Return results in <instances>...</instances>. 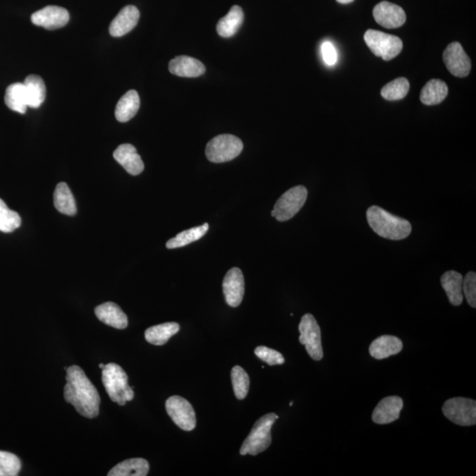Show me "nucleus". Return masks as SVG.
<instances>
[{
  "label": "nucleus",
  "mask_w": 476,
  "mask_h": 476,
  "mask_svg": "<svg viewBox=\"0 0 476 476\" xmlns=\"http://www.w3.org/2000/svg\"><path fill=\"white\" fill-rule=\"evenodd\" d=\"M26 87L28 107L37 109L40 107L46 97V87L44 80L40 76L31 74L24 80Z\"/></svg>",
  "instance_id": "obj_25"
},
{
  "label": "nucleus",
  "mask_w": 476,
  "mask_h": 476,
  "mask_svg": "<svg viewBox=\"0 0 476 476\" xmlns=\"http://www.w3.org/2000/svg\"><path fill=\"white\" fill-rule=\"evenodd\" d=\"M224 294L226 302L231 307L241 305L245 295V278L238 267H233L225 275L224 282Z\"/></svg>",
  "instance_id": "obj_13"
},
{
  "label": "nucleus",
  "mask_w": 476,
  "mask_h": 476,
  "mask_svg": "<svg viewBox=\"0 0 476 476\" xmlns=\"http://www.w3.org/2000/svg\"><path fill=\"white\" fill-rule=\"evenodd\" d=\"M245 19L243 9L238 6H234L229 10L227 16L222 17L217 23L216 30L221 37L229 38L236 34L242 26Z\"/></svg>",
  "instance_id": "obj_23"
},
{
  "label": "nucleus",
  "mask_w": 476,
  "mask_h": 476,
  "mask_svg": "<svg viewBox=\"0 0 476 476\" xmlns=\"http://www.w3.org/2000/svg\"><path fill=\"white\" fill-rule=\"evenodd\" d=\"M140 11L136 6H127L120 11L109 25V34L114 37H121L128 34L137 26L140 20Z\"/></svg>",
  "instance_id": "obj_16"
},
{
  "label": "nucleus",
  "mask_w": 476,
  "mask_h": 476,
  "mask_svg": "<svg viewBox=\"0 0 476 476\" xmlns=\"http://www.w3.org/2000/svg\"><path fill=\"white\" fill-rule=\"evenodd\" d=\"M243 148V144L239 138L231 134H221L207 143L206 155L210 161L221 164L238 157Z\"/></svg>",
  "instance_id": "obj_5"
},
{
  "label": "nucleus",
  "mask_w": 476,
  "mask_h": 476,
  "mask_svg": "<svg viewBox=\"0 0 476 476\" xmlns=\"http://www.w3.org/2000/svg\"><path fill=\"white\" fill-rule=\"evenodd\" d=\"M365 41L374 55L386 61L397 56L403 49V42L395 35L369 30L365 32Z\"/></svg>",
  "instance_id": "obj_6"
},
{
  "label": "nucleus",
  "mask_w": 476,
  "mask_h": 476,
  "mask_svg": "<svg viewBox=\"0 0 476 476\" xmlns=\"http://www.w3.org/2000/svg\"><path fill=\"white\" fill-rule=\"evenodd\" d=\"M169 72L179 77L195 78L206 72L202 63L188 56H179L169 63Z\"/></svg>",
  "instance_id": "obj_19"
},
{
  "label": "nucleus",
  "mask_w": 476,
  "mask_h": 476,
  "mask_svg": "<svg viewBox=\"0 0 476 476\" xmlns=\"http://www.w3.org/2000/svg\"><path fill=\"white\" fill-rule=\"evenodd\" d=\"M20 468L21 462L16 454L0 451V476H16Z\"/></svg>",
  "instance_id": "obj_34"
},
{
  "label": "nucleus",
  "mask_w": 476,
  "mask_h": 476,
  "mask_svg": "<svg viewBox=\"0 0 476 476\" xmlns=\"http://www.w3.org/2000/svg\"><path fill=\"white\" fill-rule=\"evenodd\" d=\"M5 102L10 109L25 114L27 112L28 97L24 83H13L6 88Z\"/></svg>",
  "instance_id": "obj_26"
},
{
  "label": "nucleus",
  "mask_w": 476,
  "mask_h": 476,
  "mask_svg": "<svg viewBox=\"0 0 476 476\" xmlns=\"http://www.w3.org/2000/svg\"><path fill=\"white\" fill-rule=\"evenodd\" d=\"M321 51H322L324 62L327 66H333L336 63L338 59L337 52L331 42H324Z\"/></svg>",
  "instance_id": "obj_37"
},
{
  "label": "nucleus",
  "mask_w": 476,
  "mask_h": 476,
  "mask_svg": "<svg viewBox=\"0 0 476 476\" xmlns=\"http://www.w3.org/2000/svg\"><path fill=\"white\" fill-rule=\"evenodd\" d=\"M374 19L386 28H397L405 23V13L401 6L395 4L382 1L374 7Z\"/></svg>",
  "instance_id": "obj_14"
},
{
  "label": "nucleus",
  "mask_w": 476,
  "mask_h": 476,
  "mask_svg": "<svg viewBox=\"0 0 476 476\" xmlns=\"http://www.w3.org/2000/svg\"><path fill=\"white\" fill-rule=\"evenodd\" d=\"M403 348L401 338L393 335H383L370 344L369 351L373 358L382 360L398 354Z\"/></svg>",
  "instance_id": "obj_20"
},
{
  "label": "nucleus",
  "mask_w": 476,
  "mask_h": 476,
  "mask_svg": "<svg viewBox=\"0 0 476 476\" xmlns=\"http://www.w3.org/2000/svg\"><path fill=\"white\" fill-rule=\"evenodd\" d=\"M447 94V85L444 81L432 80L422 87L420 99L423 104L437 105L446 99Z\"/></svg>",
  "instance_id": "obj_29"
},
{
  "label": "nucleus",
  "mask_w": 476,
  "mask_h": 476,
  "mask_svg": "<svg viewBox=\"0 0 476 476\" xmlns=\"http://www.w3.org/2000/svg\"><path fill=\"white\" fill-rule=\"evenodd\" d=\"M102 384L113 402L120 405L133 400V387L128 384V377L125 370L116 363H108L102 369Z\"/></svg>",
  "instance_id": "obj_3"
},
{
  "label": "nucleus",
  "mask_w": 476,
  "mask_h": 476,
  "mask_svg": "<svg viewBox=\"0 0 476 476\" xmlns=\"http://www.w3.org/2000/svg\"><path fill=\"white\" fill-rule=\"evenodd\" d=\"M140 106V95L135 90L123 94L116 106L115 116L120 123L128 122L137 114Z\"/></svg>",
  "instance_id": "obj_22"
},
{
  "label": "nucleus",
  "mask_w": 476,
  "mask_h": 476,
  "mask_svg": "<svg viewBox=\"0 0 476 476\" xmlns=\"http://www.w3.org/2000/svg\"><path fill=\"white\" fill-rule=\"evenodd\" d=\"M66 384L63 396L80 415L95 418L100 410L101 398L97 388L88 379L84 370L77 365L66 369Z\"/></svg>",
  "instance_id": "obj_1"
},
{
  "label": "nucleus",
  "mask_w": 476,
  "mask_h": 476,
  "mask_svg": "<svg viewBox=\"0 0 476 476\" xmlns=\"http://www.w3.org/2000/svg\"><path fill=\"white\" fill-rule=\"evenodd\" d=\"M165 405L168 415L180 429L185 432H192L195 429L197 425L195 411L192 404L185 398L174 395L168 398Z\"/></svg>",
  "instance_id": "obj_10"
},
{
  "label": "nucleus",
  "mask_w": 476,
  "mask_h": 476,
  "mask_svg": "<svg viewBox=\"0 0 476 476\" xmlns=\"http://www.w3.org/2000/svg\"><path fill=\"white\" fill-rule=\"evenodd\" d=\"M409 87L410 85L405 78H398L382 88L381 95L388 101L401 100L408 94Z\"/></svg>",
  "instance_id": "obj_31"
},
{
  "label": "nucleus",
  "mask_w": 476,
  "mask_h": 476,
  "mask_svg": "<svg viewBox=\"0 0 476 476\" xmlns=\"http://www.w3.org/2000/svg\"><path fill=\"white\" fill-rule=\"evenodd\" d=\"M233 389L238 400H243L248 394L250 377L245 370L240 366H235L231 370Z\"/></svg>",
  "instance_id": "obj_32"
},
{
  "label": "nucleus",
  "mask_w": 476,
  "mask_h": 476,
  "mask_svg": "<svg viewBox=\"0 0 476 476\" xmlns=\"http://www.w3.org/2000/svg\"><path fill=\"white\" fill-rule=\"evenodd\" d=\"M308 190L305 186L293 187L282 194L275 203L271 215L279 221L291 220L305 205Z\"/></svg>",
  "instance_id": "obj_7"
},
{
  "label": "nucleus",
  "mask_w": 476,
  "mask_h": 476,
  "mask_svg": "<svg viewBox=\"0 0 476 476\" xmlns=\"http://www.w3.org/2000/svg\"><path fill=\"white\" fill-rule=\"evenodd\" d=\"M278 418L277 415L270 413L257 420L248 437L243 441L240 454H250L255 456L266 451L271 443V427Z\"/></svg>",
  "instance_id": "obj_4"
},
{
  "label": "nucleus",
  "mask_w": 476,
  "mask_h": 476,
  "mask_svg": "<svg viewBox=\"0 0 476 476\" xmlns=\"http://www.w3.org/2000/svg\"><path fill=\"white\" fill-rule=\"evenodd\" d=\"M149 471V463L141 458H129L120 462L108 472L109 476H146Z\"/></svg>",
  "instance_id": "obj_24"
},
{
  "label": "nucleus",
  "mask_w": 476,
  "mask_h": 476,
  "mask_svg": "<svg viewBox=\"0 0 476 476\" xmlns=\"http://www.w3.org/2000/svg\"><path fill=\"white\" fill-rule=\"evenodd\" d=\"M366 216L370 228L381 238L397 241L407 238L411 234L410 222L405 219L395 216L379 207H369Z\"/></svg>",
  "instance_id": "obj_2"
},
{
  "label": "nucleus",
  "mask_w": 476,
  "mask_h": 476,
  "mask_svg": "<svg viewBox=\"0 0 476 476\" xmlns=\"http://www.w3.org/2000/svg\"><path fill=\"white\" fill-rule=\"evenodd\" d=\"M208 229H209L208 224H204L199 226V227L187 229V231L179 233L175 238L169 240L167 243H166V246H167L168 249H176L188 245L190 243L196 242L197 240L203 238L208 231Z\"/></svg>",
  "instance_id": "obj_30"
},
{
  "label": "nucleus",
  "mask_w": 476,
  "mask_h": 476,
  "mask_svg": "<svg viewBox=\"0 0 476 476\" xmlns=\"http://www.w3.org/2000/svg\"><path fill=\"white\" fill-rule=\"evenodd\" d=\"M180 327L178 323L168 322L148 328L145 331V338L150 344L162 346L169 341L173 335L178 333Z\"/></svg>",
  "instance_id": "obj_27"
},
{
  "label": "nucleus",
  "mask_w": 476,
  "mask_h": 476,
  "mask_svg": "<svg viewBox=\"0 0 476 476\" xmlns=\"http://www.w3.org/2000/svg\"><path fill=\"white\" fill-rule=\"evenodd\" d=\"M299 341L305 346L307 353L315 361L323 358L324 353L319 324L312 314H305L299 324Z\"/></svg>",
  "instance_id": "obj_9"
},
{
  "label": "nucleus",
  "mask_w": 476,
  "mask_h": 476,
  "mask_svg": "<svg viewBox=\"0 0 476 476\" xmlns=\"http://www.w3.org/2000/svg\"><path fill=\"white\" fill-rule=\"evenodd\" d=\"M113 157L130 175H140L144 171L142 159L133 145H120L113 153Z\"/></svg>",
  "instance_id": "obj_17"
},
{
  "label": "nucleus",
  "mask_w": 476,
  "mask_h": 476,
  "mask_svg": "<svg viewBox=\"0 0 476 476\" xmlns=\"http://www.w3.org/2000/svg\"><path fill=\"white\" fill-rule=\"evenodd\" d=\"M441 285L446 292L451 305H460L464 298L463 291H462V286H463L462 274L456 271H446L441 277Z\"/></svg>",
  "instance_id": "obj_21"
},
{
  "label": "nucleus",
  "mask_w": 476,
  "mask_h": 476,
  "mask_svg": "<svg viewBox=\"0 0 476 476\" xmlns=\"http://www.w3.org/2000/svg\"><path fill=\"white\" fill-rule=\"evenodd\" d=\"M21 224V219L19 214L11 210L6 206L4 200L0 199V231L11 233Z\"/></svg>",
  "instance_id": "obj_33"
},
{
  "label": "nucleus",
  "mask_w": 476,
  "mask_h": 476,
  "mask_svg": "<svg viewBox=\"0 0 476 476\" xmlns=\"http://www.w3.org/2000/svg\"><path fill=\"white\" fill-rule=\"evenodd\" d=\"M99 367H100V368L102 370L104 369L105 365H104V363H100V365H99Z\"/></svg>",
  "instance_id": "obj_39"
},
{
  "label": "nucleus",
  "mask_w": 476,
  "mask_h": 476,
  "mask_svg": "<svg viewBox=\"0 0 476 476\" xmlns=\"http://www.w3.org/2000/svg\"><path fill=\"white\" fill-rule=\"evenodd\" d=\"M69 19L68 11L56 6H45L31 16L32 23L48 30H59L65 27L68 23Z\"/></svg>",
  "instance_id": "obj_12"
},
{
  "label": "nucleus",
  "mask_w": 476,
  "mask_h": 476,
  "mask_svg": "<svg viewBox=\"0 0 476 476\" xmlns=\"http://www.w3.org/2000/svg\"><path fill=\"white\" fill-rule=\"evenodd\" d=\"M444 416L455 425L472 426L476 425V401L471 398L456 397L444 402L442 408Z\"/></svg>",
  "instance_id": "obj_8"
},
{
  "label": "nucleus",
  "mask_w": 476,
  "mask_h": 476,
  "mask_svg": "<svg viewBox=\"0 0 476 476\" xmlns=\"http://www.w3.org/2000/svg\"><path fill=\"white\" fill-rule=\"evenodd\" d=\"M54 206L56 210L63 214L73 216L76 214L77 207L69 186L66 183H59L54 192Z\"/></svg>",
  "instance_id": "obj_28"
},
{
  "label": "nucleus",
  "mask_w": 476,
  "mask_h": 476,
  "mask_svg": "<svg viewBox=\"0 0 476 476\" xmlns=\"http://www.w3.org/2000/svg\"><path fill=\"white\" fill-rule=\"evenodd\" d=\"M444 62L453 75L460 78L468 76L471 70V60L465 52L460 42H451L444 49Z\"/></svg>",
  "instance_id": "obj_11"
},
{
  "label": "nucleus",
  "mask_w": 476,
  "mask_h": 476,
  "mask_svg": "<svg viewBox=\"0 0 476 476\" xmlns=\"http://www.w3.org/2000/svg\"><path fill=\"white\" fill-rule=\"evenodd\" d=\"M94 313L102 323L116 329H126L128 326V319L126 313L115 303H102L94 309Z\"/></svg>",
  "instance_id": "obj_18"
},
{
  "label": "nucleus",
  "mask_w": 476,
  "mask_h": 476,
  "mask_svg": "<svg viewBox=\"0 0 476 476\" xmlns=\"http://www.w3.org/2000/svg\"><path fill=\"white\" fill-rule=\"evenodd\" d=\"M254 353L257 358L270 366L283 365L285 362L283 355L280 352L264 347V346H259L255 348Z\"/></svg>",
  "instance_id": "obj_35"
},
{
  "label": "nucleus",
  "mask_w": 476,
  "mask_h": 476,
  "mask_svg": "<svg viewBox=\"0 0 476 476\" xmlns=\"http://www.w3.org/2000/svg\"><path fill=\"white\" fill-rule=\"evenodd\" d=\"M403 401L398 396L384 398L374 409L372 421L377 425H388L400 418Z\"/></svg>",
  "instance_id": "obj_15"
},
{
  "label": "nucleus",
  "mask_w": 476,
  "mask_h": 476,
  "mask_svg": "<svg viewBox=\"0 0 476 476\" xmlns=\"http://www.w3.org/2000/svg\"><path fill=\"white\" fill-rule=\"evenodd\" d=\"M336 1L341 4H349L354 1V0H336Z\"/></svg>",
  "instance_id": "obj_38"
},
{
  "label": "nucleus",
  "mask_w": 476,
  "mask_h": 476,
  "mask_svg": "<svg viewBox=\"0 0 476 476\" xmlns=\"http://www.w3.org/2000/svg\"><path fill=\"white\" fill-rule=\"evenodd\" d=\"M465 299L468 305L475 308L476 307V274L475 271H469L463 278V286H462Z\"/></svg>",
  "instance_id": "obj_36"
}]
</instances>
